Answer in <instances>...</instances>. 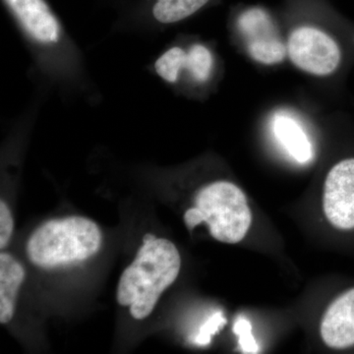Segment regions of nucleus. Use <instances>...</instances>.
<instances>
[{"label":"nucleus","mask_w":354,"mask_h":354,"mask_svg":"<svg viewBox=\"0 0 354 354\" xmlns=\"http://www.w3.org/2000/svg\"><path fill=\"white\" fill-rule=\"evenodd\" d=\"M215 69V57L208 46L192 43L185 46L174 44L165 48L152 64V71L169 85H177L184 75L191 82L204 85L211 80Z\"/></svg>","instance_id":"obj_5"},{"label":"nucleus","mask_w":354,"mask_h":354,"mask_svg":"<svg viewBox=\"0 0 354 354\" xmlns=\"http://www.w3.org/2000/svg\"><path fill=\"white\" fill-rule=\"evenodd\" d=\"M99 225L84 216L55 218L39 225L28 239L26 252L32 264L44 269L83 262L101 249Z\"/></svg>","instance_id":"obj_3"},{"label":"nucleus","mask_w":354,"mask_h":354,"mask_svg":"<svg viewBox=\"0 0 354 354\" xmlns=\"http://www.w3.org/2000/svg\"><path fill=\"white\" fill-rule=\"evenodd\" d=\"M25 269L11 254H0V323L12 320L18 291L25 279Z\"/></svg>","instance_id":"obj_9"},{"label":"nucleus","mask_w":354,"mask_h":354,"mask_svg":"<svg viewBox=\"0 0 354 354\" xmlns=\"http://www.w3.org/2000/svg\"><path fill=\"white\" fill-rule=\"evenodd\" d=\"M195 206L184 214L189 230L206 223L209 234L223 243H239L245 239L252 223L245 193L230 181L218 180L198 190Z\"/></svg>","instance_id":"obj_4"},{"label":"nucleus","mask_w":354,"mask_h":354,"mask_svg":"<svg viewBox=\"0 0 354 354\" xmlns=\"http://www.w3.org/2000/svg\"><path fill=\"white\" fill-rule=\"evenodd\" d=\"M180 268L176 246L169 239L147 234L136 258L121 274L116 291L118 304L129 306L133 318L143 320L176 281Z\"/></svg>","instance_id":"obj_2"},{"label":"nucleus","mask_w":354,"mask_h":354,"mask_svg":"<svg viewBox=\"0 0 354 354\" xmlns=\"http://www.w3.org/2000/svg\"><path fill=\"white\" fill-rule=\"evenodd\" d=\"M288 53L292 64L315 76H328L341 62L339 46L330 35L315 27L297 28L291 32Z\"/></svg>","instance_id":"obj_6"},{"label":"nucleus","mask_w":354,"mask_h":354,"mask_svg":"<svg viewBox=\"0 0 354 354\" xmlns=\"http://www.w3.org/2000/svg\"><path fill=\"white\" fill-rule=\"evenodd\" d=\"M323 211L330 225L339 232H354V158L330 169L325 179Z\"/></svg>","instance_id":"obj_7"},{"label":"nucleus","mask_w":354,"mask_h":354,"mask_svg":"<svg viewBox=\"0 0 354 354\" xmlns=\"http://www.w3.org/2000/svg\"><path fill=\"white\" fill-rule=\"evenodd\" d=\"M14 221L10 209L6 202H0V249L3 250L8 245L12 236Z\"/></svg>","instance_id":"obj_16"},{"label":"nucleus","mask_w":354,"mask_h":354,"mask_svg":"<svg viewBox=\"0 0 354 354\" xmlns=\"http://www.w3.org/2000/svg\"><path fill=\"white\" fill-rule=\"evenodd\" d=\"M237 28L247 43L277 36L271 16L259 7H251L243 11L237 20Z\"/></svg>","instance_id":"obj_12"},{"label":"nucleus","mask_w":354,"mask_h":354,"mask_svg":"<svg viewBox=\"0 0 354 354\" xmlns=\"http://www.w3.org/2000/svg\"><path fill=\"white\" fill-rule=\"evenodd\" d=\"M247 48L253 59L267 65L279 64L288 53V48L278 36L249 41Z\"/></svg>","instance_id":"obj_13"},{"label":"nucleus","mask_w":354,"mask_h":354,"mask_svg":"<svg viewBox=\"0 0 354 354\" xmlns=\"http://www.w3.org/2000/svg\"><path fill=\"white\" fill-rule=\"evenodd\" d=\"M320 334L328 348H354V288L333 300L322 317Z\"/></svg>","instance_id":"obj_8"},{"label":"nucleus","mask_w":354,"mask_h":354,"mask_svg":"<svg viewBox=\"0 0 354 354\" xmlns=\"http://www.w3.org/2000/svg\"><path fill=\"white\" fill-rule=\"evenodd\" d=\"M209 0H155L151 7L153 26H169L187 19Z\"/></svg>","instance_id":"obj_11"},{"label":"nucleus","mask_w":354,"mask_h":354,"mask_svg":"<svg viewBox=\"0 0 354 354\" xmlns=\"http://www.w3.org/2000/svg\"><path fill=\"white\" fill-rule=\"evenodd\" d=\"M225 324H227V319L223 317V312H216L200 328L199 334L194 339L195 344L198 346H207L211 342L212 337L223 329Z\"/></svg>","instance_id":"obj_15"},{"label":"nucleus","mask_w":354,"mask_h":354,"mask_svg":"<svg viewBox=\"0 0 354 354\" xmlns=\"http://www.w3.org/2000/svg\"><path fill=\"white\" fill-rule=\"evenodd\" d=\"M272 125L276 138L297 162L307 164L313 158V147L298 121L288 114L277 113Z\"/></svg>","instance_id":"obj_10"},{"label":"nucleus","mask_w":354,"mask_h":354,"mask_svg":"<svg viewBox=\"0 0 354 354\" xmlns=\"http://www.w3.org/2000/svg\"><path fill=\"white\" fill-rule=\"evenodd\" d=\"M234 332L239 337V346H241L242 353H259V346L254 339L252 325H251L250 321L244 318L237 319L234 325Z\"/></svg>","instance_id":"obj_14"},{"label":"nucleus","mask_w":354,"mask_h":354,"mask_svg":"<svg viewBox=\"0 0 354 354\" xmlns=\"http://www.w3.org/2000/svg\"><path fill=\"white\" fill-rule=\"evenodd\" d=\"M46 88L66 100L97 104L101 95L86 67L82 51L46 0H3ZM35 73V74H36Z\"/></svg>","instance_id":"obj_1"}]
</instances>
